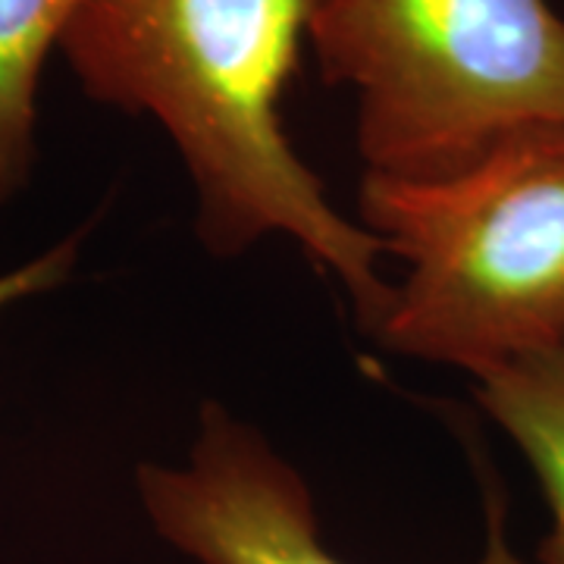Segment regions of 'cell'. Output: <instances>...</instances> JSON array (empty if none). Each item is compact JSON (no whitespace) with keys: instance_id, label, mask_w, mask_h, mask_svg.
<instances>
[{"instance_id":"cell-3","label":"cell","mask_w":564,"mask_h":564,"mask_svg":"<svg viewBox=\"0 0 564 564\" xmlns=\"http://www.w3.org/2000/svg\"><path fill=\"white\" fill-rule=\"evenodd\" d=\"M311 51L358 98L370 173L440 180L511 132L564 126V17L549 0H326Z\"/></svg>"},{"instance_id":"cell-7","label":"cell","mask_w":564,"mask_h":564,"mask_svg":"<svg viewBox=\"0 0 564 564\" xmlns=\"http://www.w3.org/2000/svg\"><path fill=\"white\" fill-rule=\"evenodd\" d=\"M73 251H76V245L66 242L61 248H54V251L35 258L32 263H25L20 270L0 276V311L7 304L25 299V295H35V292H44V289L57 285L66 276L69 263H73Z\"/></svg>"},{"instance_id":"cell-5","label":"cell","mask_w":564,"mask_h":564,"mask_svg":"<svg viewBox=\"0 0 564 564\" xmlns=\"http://www.w3.org/2000/svg\"><path fill=\"white\" fill-rule=\"evenodd\" d=\"M480 402L543 486L552 530L540 562L564 564V345L484 373Z\"/></svg>"},{"instance_id":"cell-4","label":"cell","mask_w":564,"mask_h":564,"mask_svg":"<svg viewBox=\"0 0 564 564\" xmlns=\"http://www.w3.org/2000/svg\"><path fill=\"white\" fill-rule=\"evenodd\" d=\"M139 489L163 540L202 564H345L317 536L302 477L254 430L204 408L185 467L144 464ZM484 564H521L496 530Z\"/></svg>"},{"instance_id":"cell-6","label":"cell","mask_w":564,"mask_h":564,"mask_svg":"<svg viewBox=\"0 0 564 564\" xmlns=\"http://www.w3.org/2000/svg\"><path fill=\"white\" fill-rule=\"evenodd\" d=\"M85 3L0 0V204L29 176L41 73Z\"/></svg>"},{"instance_id":"cell-2","label":"cell","mask_w":564,"mask_h":564,"mask_svg":"<svg viewBox=\"0 0 564 564\" xmlns=\"http://www.w3.org/2000/svg\"><path fill=\"white\" fill-rule=\"evenodd\" d=\"M364 229L408 263L377 339L477 380L564 345V126L521 129L452 176L370 173Z\"/></svg>"},{"instance_id":"cell-1","label":"cell","mask_w":564,"mask_h":564,"mask_svg":"<svg viewBox=\"0 0 564 564\" xmlns=\"http://www.w3.org/2000/svg\"><path fill=\"white\" fill-rule=\"evenodd\" d=\"M326 0H88L61 54L91 101L161 122L198 188V232L239 254L267 232L302 245L377 333L395 289L383 242L333 207L280 117Z\"/></svg>"}]
</instances>
